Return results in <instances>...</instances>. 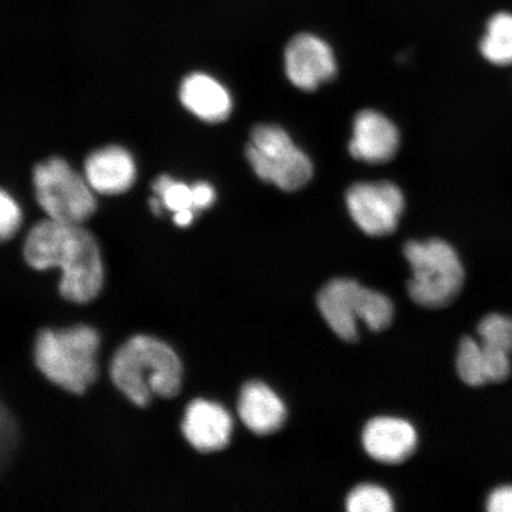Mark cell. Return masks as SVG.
I'll use <instances>...</instances> for the list:
<instances>
[{"mask_svg":"<svg viewBox=\"0 0 512 512\" xmlns=\"http://www.w3.org/2000/svg\"><path fill=\"white\" fill-rule=\"evenodd\" d=\"M21 221V209L14 198L3 190L0 196V236L3 241L11 239L17 233Z\"/></svg>","mask_w":512,"mask_h":512,"instance_id":"22","label":"cell"},{"mask_svg":"<svg viewBox=\"0 0 512 512\" xmlns=\"http://www.w3.org/2000/svg\"><path fill=\"white\" fill-rule=\"evenodd\" d=\"M238 408L243 424L258 435L277 432L286 421L284 401L262 382H249L242 388Z\"/></svg>","mask_w":512,"mask_h":512,"instance_id":"14","label":"cell"},{"mask_svg":"<svg viewBox=\"0 0 512 512\" xmlns=\"http://www.w3.org/2000/svg\"><path fill=\"white\" fill-rule=\"evenodd\" d=\"M352 221L369 236L392 234L405 210V196L398 185L388 182H360L345 195Z\"/></svg>","mask_w":512,"mask_h":512,"instance_id":"7","label":"cell"},{"mask_svg":"<svg viewBox=\"0 0 512 512\" xmlns=\"http://www.w3.org/2000/svg\"><path fill=\"white\" fill-rule=\"evenodd\" d=\"M34 187L38 204L51 220L81 224L95 213L91 185L59 157L36 165Z\"/></svg>","mask_w":512,"mask_h":512,"instance_id":"6","label":"cell"},{"mask_svg":"<svg viewBox=\"0 0 512 512\" xmlns=\"http://www.w3.org/2000/svg\"><path fill=\"white\" fill-rule=\"evenodd\" d=\"M457 371L460 379L469 386L491 383L488 351L482 342L471 337L462 339L457 355Z\"/></svg>","mask_w":512,"mask_h":512,"instance_id":"17","label":"cell"},{"mask_svg":"<svg viewBox=\"0 0 512 512\" xmlns=\"http://www.w3.org/2000/svg\"><path fill=\"white\" fill-rule=\"evenodd\" d=\"M24 258L38 271L60 267V292L69 302H91L104 284L98 243L80 224L51 219L36 224L25 240Z\"/></svg>","mask_w":512,"mask_h":512,"instance_id":"1","label":"cell"},{"mask_svg":"<svg viewBox=\"0 0 512 512\" xmlns=\"http://www.w3.org/2000/svg\"><path fill=\"white\" fill-rule=\"evenodd\" d=\"M182 431L185 439L198 452L221 451L228 446L232 437V416L219 403L198 399L187 407Z\"/></svg>","mask_w":512,"mask_h":512,"instance_id":"10","label":"cell"},{"mask_svg":"<svg viewBox=\"0 0 512 512\" xmlns=\"http://www.w3.org/2000/svg\"><path fill=\"white\" fill-rule=\"evenodd\" d=\"M361 285L351 279H334L326 284L317 297V305L325 322L344 341L358 337L357 294Z\"/></svg>","mask_w":512,"mask_h":512,"instance_id":"13","label":"cell"},{"mask_svg":"<svg viewBox=\"0 0 512 512\" xmlns=\"http://www.w3.org/2000/svg\"><path fill=\"white\" fill-rule=\"evenodd\" d=\"M357 316L370 330L382 331L393 322L394 306L384 294L361 285L357 294Z\"/></svg>","mask_w":512,"mask_h":512,"instance_id":"18","label":"cell"},{"mask_svg":"<svg viewBox=\"0 0 512 512\" xmlns=\"http://www.w3.org/2000/svg\"><path fill=\"white\" fill-rule=\"evenodd\" d=\"M246 156L261 181L284 191L304 188L313 176L310 157L277 125L255 126Z\"/></svg>","mask_w":512,"mask_h":512,"instance_id":"5","label":"cell"},{"mask_svg":"<svg viewBox=\"0 0 512 512\" xmlns=\"http://www.w3.org/2000/svg\"><path fill=\"white\" fill-rule=\"evenodd\" d=\"M182 104L207 123H221L232 112V98L226 88L211 76L195 73L187 76L181 86Z\"/></svg>","mask_w":512,"mask_h":512,"instance_id":"15","label":"cell"},{"mask_svg":"<svg viewBox=\"0 0 512 512\" xmlns=\"http://www.w3.org/2000/svg\"><path fill=\"white\" fill-rule=\"evenodd\" d=\"M86 178L92 190L102 195H119L132 187L136 165L123 147L108 146L88 156Z\"/></svg>","mask_w":512,"mask_h":512,"instance_id":"12","label":"cell"},{"mask_svg":"<svg viewBox=\"0 0 512 512\" xmlns=\"http://www.w3.org/2000/svg\"><path fill=\"white\" fill-rule=\"evenodd\" d=\"M153 191L163 202V206L172 211L194 208V197H192V188L187 184L175 181L170 176H160L152 185ZM196 211V210H195Z\"/></svg>","mask_w":512,"mask_h":512,"instance_id":"21","label":"cell"},{"mask_svg":"<svg viewBox=\"0 0 512 512\" xmlns=\"http://www.w3.org/2000/svg\"><path fill=\"white\" fill-rule=\"evenodd\" d=\"M399 147L398 127L386 115L373 110L356 115L349 143L352 157L368 164H383L395 157Z\"/></svg>","mask_w":512,"mask_h":512,"instance_id":"9","label":"cell"},{"mask_svg":"<svg viewBox=\"0 0 512 512\" xmlns=\"http://www.w3.org/2000/svg\"><path fill=\"white\" fill-rule=\"evenodd\" d=\"M479 341L507 354H512V318L491 313L480 320L478 325Z\"/></svg>","mask_w":512,"mask_h":512,"instance_id":"20","label":"cell"},{"mask_svg":"<svg viewBox=\"0 0 512 512\" xmlns=\"http://www.w3.org/2000/svg\"><path fill=\"white\" fill-rule=\"evenodd\" d=\"M195 210L184 209L176 211L174 215V222L178 227H188L194 221Z\"/></svg>","mask_w":512,"mask_h":512,"instance_id":"25","label":"cell"},{"mask_svg":"<svg viewBox=\"0 0 512 512\" xmlns=\"http://www.w3.org/2000/svg\"><path fill=\"white\" fill-rule=\"evenodd\" d=\"M150 204L153 213H155L156 215H160V213H162V210L160 209H162L163 207V202L162 200H160V198H151Z\"/></svg>","mask_w":512,"mask_h":512,"instance_id":"26","label":"cell"},{"mask_svg":"<svg viewBox=\"0 0 512 512\" xmlns=\"http://www.w3.org/2000/svg\"><path fill=\"white\" fill-rule=\"evenodd\" d=\"M285 69L294 87L313 92L335 78L337 62L334 51L323 38L299 34L287 44Z\"/></svg>","mask_w":512,"mask_h":512,"instance_id":"8","label":"cell"},{"mask_svg":"<svg viewBox=\"0 0 512 512\" xmlns=\"http://www.w3.org/2000/svg\"><path fill=\"white\" fill-rule=\"evenodd\" d=\"M99 345L98 332L89 326L44 330L36 339V366L56 386L80 395L86 392L98 374L96 354Z\"/></svg>","mask_w":512,"mask_h":512,"instance_id":"3","label":"cell"},{"mask_svg":"<svg viewBox=\"0 0 512 512\" xmlns=\"http://www.w3.org/2000/svg\"><path fill=\"white\" fill-rule=\"evenodd\" d=\"M192 188V197H194L195 210L207 209L215 201V191L210 184L200 182Z\"/></svg>","mask_w":512,"mask_h":512,"instance_id":"24","label":"cell"},{"mask_svg":"<svg viewBox=\"0 0 512 512\" xmlns=\"http://www.w3.org/2000/svg\"><path fill=\"white\" fill-rule=\"evenodd\" d=\"M412 278L408 281L413 302L440 309L451 304L464 285L465 272L459 255L444 240L409 241L403 247Z\"/></svg>","mask_w":512,"mask_h":512,"instance_id":"4","label":"cell"},{"mask_svg":"<svg viewBox=\"0 0 512 512\" xmlns=\"http://www.w3.org/2000/svg\"><path fill=\"white\" fill-rule=\"evenodd\" d=\"M110 374L128 400L145 407L153 395L175 398L182 387L183 368L168 344L139 335L115 352Z\"/></svg>","mask_w":512,"mask_h":512,"instance_id":"2","label":"cell"},{"mask_svg":"<svg viewBox=\"0 0 512 512\" xmlns=\"http://www.w3.org/2000/svg\"><path fill=\"white\" fill-rule=\"evenodd\" d=\"M345 504L350 512H390L394 510L392 496L387 490L375 484L358 485L350 492Z\"/></svg>","mask_w":512,"mask_h":512,"instance_id":"19","label":"cell"},{"mask_svg":"<svg viewBox=\"0 0 512 512\" xmlns=\"http://www.w3.org/2000/svg\"><path fill=\"white\" fill-rule=\"evenodd\" d=\"M362 441L364 450L377 462L400 464L415 452L418 433L406 420L379 416L364 427Z\"/></svg>","mask_w":512,"mask_h":512,"instance_id":"11","label":"cell"},{"mask_svg":"<svg viewBox=\"0 0 512 512\" xmlns=\"http://www.w3.org/2000/svg\"><path fill=\"white\" fill-rule=\"evenodd\" d=\"M490 512H512V486H501L491 492L488 502Z\"/></svg>","mask_w":512,"mask_h":512,"instance_id":"23","label":"cell"},{"mask_svg":"<svg viewBox=\"0 0 512 512\" xmlns=\"http://www.w3.org/2000/svg\"><path fill=\"white\" fill-rule=\"evenodd\" d=\"M479 49L484 59L495 66L512 64V15L501 12L490 19Z\"/></svg>","mask_w":512,"mask_h":512,"instance_id":"16","label":"cell"}]
</instances>
